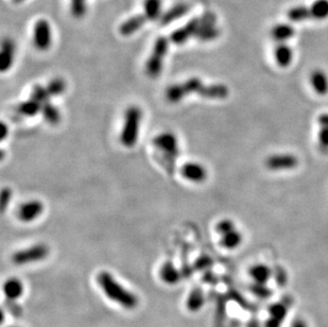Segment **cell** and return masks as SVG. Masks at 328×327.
<instances>
[{
    "instance_id": "obj_29",
    "label": "cell",
    "mask_w": 328,
    "mask_h": 327,
    "mask_svg": "<svg viewBox=\"0 0 328 327\" xmlns=\"http://www.w3.org/2000/svg\"><path fill=\"white\" fill-rule=\"evenodd\" d=\"M46 87H47L48 93H49V95L51 97L59 96V95H62L65 92L66 83H65V81L63 79L55 78V79H53L52 81H50L49 83H48V85Z\"/></svg>"
},
{
    "instance_id": "obj_24",
    "label": "cell",
    "mask_w": 328,
    "mask_h": 327,
    "mask_svg": "<svg viewBox=\"0 0 328 327\" xmlns=\"http://www.w3.org/2000/svg\"><path fill=\"white\" fill-rule=\"evenodd\" d=\"M42 114L48 124L55 126L59 123L61 114L57 108L50 101L42 104Z\"/></svg>"
},
{
    "instance_id": "obj_32",
    "label": "cell",
    "mask_w": 328,
    "mask_h": 327,
    "mask_svg": "<svg viewBox=\"0 0 328 327\" xmlns=\"http://www.w3.org/2000/svg\"><path fill=\"white\" fill-rule=\"evenodd\" d=\"M235 228V224H234V221L232 220H229V219H223L221 221H219L217 226H216V231L219 233V234H221V235H224V234H227L229 232H232L234 231Z\"/></svg>"
},
{
    "instance_id": "obj_13",
    "label": "cell",
    "mask_w": 328,
    "mask_h": 327,
    "mask_svg": "<svg viewBox=\"0 0 328 327\" xmlns=\"http://www.w3.org/2000/svg\"><path fill=\"white\" fill-rule=\"evenodd\" d=\"M294 32L295 31L292 25H290V23L287 22H279L272 27L271 36L278 44H283L292 39Z\"/></svg>"
},
{
    "instance_id": "obj_33",
    "label": "cell",
    "mask_w": 328,
    "mask_h": 327,
    "mask_svg": "<svg viewBox=\"0 0 328 327\" xmlns=\"http://www.w3.org/2000/svg\"><path fill=\"white\" fill-rule=\"evenodd\" d=\"M86 11L85 0H71V12L75 17H82Z\"/></svg>"
},
{
    "instance_id": "obj_3",
    "label": "cell",
    "mask_w": 328,
    "mask_h": 327,
    "mask_svg": "<svg viewBox=\"0 0 328 327\" xmlns=\"http://www.w3.org/2000/svg\"><path fill=\"white\" fill-rule=\"evenodd\" d=\"M168 47L169 41L165 36H160L155 41L152 53L147 61V64H145V72H147V75L150 78L154 79L161 75L164 58L168 51Z\"/></svg>"
},
{
    "instance_id": "obj_12",
    "label": "cell",
    "mask_w": 328,
    "mask_h": 327,
    "mask_svg": "<svg viewBox=\"0 0 328 327\" xmlns=\"http://www.w3.org/2000/svg\"><path fill=\"white\" fill-rule=\"evenodd\" d=\"M15 53V45L13 41L10 39H6L3 42L2 46V53H0V70L3 72L7 71L12 67L14 61Z\"/></svg>"
},
{
    "instance_id": "obj_23",
    "label": "cell",
    "mask_w": 328,
    "mask_h": 327,
    "mask_svg": "<svg viewBox=\"0 0 328 327\" xmlns=\"http://www.w3.org/2000/svg\"><path fill=\"white\" fill-rule=\"evenodd\" d=\"M18 114L27 117H33L42 112V104L33 99H29L27 101L21 102L17 107Z\"/></svg>"
},
{
    "instance_id": "obj_4",
    "label": "cell",
    "mask_w": 328,
    "mask_h": 327,
    "mask_svg": "<svg viewBox=\"0 0 328 327\" xmlns=\"http://www.w3.org/2000/svg\"><path fill=\"white\" fill-rule=\"evenodd\" d=\"M204 83L200 78H190L183 83L173 84V85L169 86L166 91V99L171 103L180 102L189 94L197 93L200 95Z\"/></svg>"
},
{
    "instance_id": "obj_21",
    "label": "cell",
    "mask_w": 328,
    "mask_h": 327,
    "mask_svg": "<svg viewBox=\"0 0 328 327\" xmlns=\"http://www.w3.org/2000/svg\"><path fill=\"white\" fill-rule=\"evenodd\" d=\"M311 18L325 20L328 18V0H314L309 7Z\"/></svg>"
},
{
    "instance_id": "obj_35",
    "label": "cell",
    "mask_w": 328,
    "mask_h": 327,
    "mask_svg": "<svg viewBox=\"0 0 328 327\" xmlns=\"http://www.w3.org/2000/svg\"><path fill=\"white\" fill-rule=\"evenodd\" d=\"M318 137L320 147L323 150H328V128H321Z\"/></svg>"
},
{
    "instance_id": "obj_26",
    "label": "cell",
    "mask_w": 328,
    "mask_h": 327,
    "mask_svg": "<svg viewBox=\"0 0 328 327\" xmlns=\"http://www.w3.org/2000/svg\"><path fill=\"white\" fill-rule=\"evenodd\" d=\"M241 242H242V235L240 234V232L234 229V231H232V232L222 235L220 244L225 249L233 250V249L239 247L241 245Z\"/></svg>"
},
{
    "instance_id": "obj_22",
    "label": "cell",
    "mask_w": 328,
    "mask_h": 327,
    "mask_svg": "<svg viewBox=\"0 0 328 327\" xmlns=\"http://www.w3.org/2000/svg\"><path fill=\"white\" fill-rule=\"evenodd\" d=\"M161 277L167 284H176L181 278V273L176 270L172 262L167 261L161 269Z\"/></svg>"
},
{
    "instance_id": "obj_40",
    "label": "cell",
    "mask_w": 328,
    "mask_h": 327,
    "mask_svg": "<svg viewBox=\"0 0 328 327\" xmlns=\"http://www.w3.org/2000/svg\"><path fill=\"white\" fill-rule=\"evenodd\" d=\"M295 327H304V325L302 323H296L295 324Z\"/></svg>"
},
{
    "instance_id": "obj_2",
    "label": "cell",
    "mask_w": 328,
    "mask_h": 327,
    "mask_svg": "<svg viewBox=\"0 0 328 327\" xmlns=\"http://www.w3.org/2000/svg\"><path fill=\"white\" fill-rule=\"evenodd\" d=\"M142 112L136 105H132L127 108L125 113V124L120 134V141L127 148L135 146L138 140L139 128Z\"/></svg>"
},
{
    "instance_id": "obj_1",
    "label": "cell",
    "mask_w": 328,
    "mask_h": 327,
    "mask_svg": "<svg viewBox=\"0 0 328 327\" xmlns=\"http://www.w3.org/2000/svg\"><path fill=\"white\" fill-rule=\"evenodd\" d=\"M98 283L103 289L108 299L123 305L126 308H134L137 305V299L134 294L129 292L108 272H101L98 275Z\"/></svg>"
},
{
    "instance_id": "obj_25",
    "label": "cell",
    "mask_w": 328,
    "mask_h": 327,
    "mask_svg": "<svg viewBox=\"0 0 328 327\" xmlns=\"http://www.w3.org/2000/svg\"><path fill=\"white\" fill-rule=\"evenodd\" d=\"M4 290L7 298L11 300H15L22 294L23 287L21 283L18 280H16V278H11V280L7 281V283L5 284Z\"/></svg>"
},
{
    "instance_id": "obj_38",
    "label": "cell",
    "mask_w": 328,
    "mask_h": 327,
    "mask_svg": "<svg viewBox=\"0 0 328 327\" xmlns=\"http://www.w3.org/2000/svg\"><path fill=\"white\" fill-rule=\"evenodd\" d=\"M318 123L321 128H328V114H322L318 118Z\"/></svg>"
},
{
    "instance_id": "obj_37",
    "label": "cell",
    "mask_w": 328,
    "mask_h": 327,
    "mask_svg": "<svg viewBox=\"0 0 328 327\" xmlns=\"http://www.w3.org/2000/svg\"><path fill=\"white\" fill-rule=\"evenodd\" d=\"M212 264V259L208 256H201L198 258V260L194 263V268L198 269V270H203L205 268L210 267Z\"/></svg>"
},
{
    "instance_id": "obj_18",
    "label": "cell",
    "mask_w": 328,
    "mask_h": 327,
    "mask_svg": "<svg viewBox=\"0 0 328 327\" xmlns=\"http://www.w3.org/2000/svg\"><path fill=\"white\" fill-rule=\"evenodd\" d=\"M145 20H148V19L144 15L132 16L129 19H127L125 22L121 23V26L119 28V32L125 36H129L133 33H135L136 31H138L144 25Z\"/></svg>"
},
{
    "instance_id": "obj_14",
    "label": "cell",
    "mask_w": 328,
    "mask_h": 327,
    "mask_svg": "<svg viewBox=\"0 0 328 327\" xmlns=\"http://www.w3.org/2000/svg\"><path fill=\"white\" fill-rule=\"evenodd\" d=\"M274 58L276 64L279 67L282 68L288 67L291 64V62H292V58H293L292 48H291L289 45H287L286 43L278 44L274 49Z\"/></svg>"
},
{
    "instance_id": "obj_6",
    "label": "cell",
    "mask_w": 328,
    "mask_h": 327,
    "mask_svg": "<svg viewBox=\"0 0 328 327\" xmlns=\"http://www.w3.org/2000/svg\"><path fill=\"white\" fill-rule=\"evenodd\" d=\"M52 36L49 22L46 19H40L36 21L33 29V43L39 50H48L51 46Z\"/></svg>"
},
{
    "instance_id": "obj_34",
    "label": "cell",
    "mask_w": 328,
    "mask_h": 327,
    "mask_svg": "<svg viewBox=\"0 0 328 327\" xmlns=\"http://www.w3.org/2000/svg\"><path fill=\"white\" fill-rule=\"evenodd\" d=\"M217 17L213 12H205V13L200 17V25L204 27H213L216 26Z\"/></svg>"
},
{
    "instance_id": "obj_10",
    "label": "cell",
    "mask_w": 328,
    "mask_h": 327,
    "mask_svg": "<svg viewBox=\"0 0 328 327\" xmlns=\"http://www.w3.org/2000/svg\"><path fill=\"white\" fill-rule=\"evenodd\" d=\"M44 211V205L39 200H31L20 205L18 210V218L23 222H30L41 216Z\"/></svg>"
},
{
    "instance_id": "obj_19",
    "label": "cell",
    "mask_w": 328,
    "mask_h": 327,
    "mask_svg": "<svg viewBox=\"0 0 328 327\" xmlns=\"http://www.w3.org/2000/svg\"><path fill=\"white\" fill-rule=\"evenodd\" d=\"M287 17L292 22H303L311 18L310 9L305 6H294L288 10Z\"/></svg>"
},
{
    "instance_id": "obj_5",
    "label": "cell",
    "mask_w": 328,
    "mask_h": 327,
    "mask_svg": "<svg viewBox=\"0 0 328 327\" xmlns=\"http://www.w3.org/2000/svg\"><path fill=\"white\" fill-rule=\"evenodd\" d=\"M48 254H49V249L46 245L40 244L35 245L29 249L21 250L16 252L12 260L16 264H25L33 261H39L47 257Z\"/></svg>"
},
{
    "instance_id": "obj_16",
    "label": "cell",
    "mask_w": 328,
    "mask_h": 327,
    "mask_svg": "<svg viewBox=\"0 0 328 327\" xmlns=\"http://www.w3.org/2000/svg\"><path fill=\"white\" fill-rule=\"evenodd\" d=\"M190 7L187 4H178L172 7L171 9H169L167 12L161 16L160 22L163 26H167L169 23H171L175 21L176 19L183 17L185 14H187L189 12Z\"/></svg>"
},
{
    "instance_id": "obj_30",
    "label": "cell",
    "mask_w": 328,
    "mask_h": 327,
    "mask_svg": "<svg viewBox=\"0 0 328 327\" xmlns=\"http://www.w3.org/2000/svg\"><path fill=\"white\" fill-rule=\"evenodd\" d=\"M50 97L51 96L49 95V93H48L47 87L42 85H35L31 93V99L38 101L41 104H44L49 101Z\"/></svg>"
},
{
    "instance_id": "obj_11",
    "label": "cell",
    "mask_w": 328,
    "mask_h": 327,
    "mask_svg": "<svg viewBox=\"0 0 328 327\" xmlns=\"http://www.w3.org/2000/svg\"><path fill=\"white\" fill-rule=\"evenodd\" d=\"M181 173L193 183H202L207 177V171L199 163H186L181 169Z\"/></svg>"
},
{
    "instance_id": "obj_7",
    "label": "cell",
    "mask_w": 328,
    "mask_h": 327,
    "mask_svg": "<svg viewBox=\"0 0 328 327\" xmlns=\"http://www.w3.org/2000/svg\"><path fill=\"white\" fill-rule=\"evenodd\" d=\"M153 144L157 149L163 151L166 156L169 157H176L180 153L177 139L173 133L165 132L157 135L153 139Z\"/></svg>"
},
{
    "instance_id": "obj_36",
    "label": "cell",
    "mask_w": 328,
    "mask_h": 327,
    "mask_svg": "<svg viewBox=\"0 0 328 327\" xmlns=\"http://www.w3.org/2000/svg\"><path fill=\"white\" fill-rule=\"evenodd\" d=\"M12 198V191L10 188H4L2 191V211L5 212L8 207L9 203L11 202Z\"/></svg>"
},
{
    "instance_id": "obj_8",
    "label": "cell",
    "mask_w": 328,
    "mask_h": 327,
    "mask_svg": "<svg viewBox=\"0 0 328 327\" xmlns=\"http://www.w3.org/2000/svg\"><path fill=\"white\" fill-rule=\"evenodd\" d=\"M200 28V17H194L189 20L185 26L175 30L170 35V41L176 45L186 43L190 38L196 36L197 31Z\"/></svg>"
},
{
    "instance_id": "obj_39",
    "label": "cell",
    "mask_w": 328,
    "mask_h": 327,
    "mask_svg": "<svg viewBox=\"0 0 328 327\" xmlns=\"http://www.w3.org/2000/svg\"><path fill=\"white\" fill-rule=\"evenodd\" d=\"M9 133V130H8V127L6 126L5 123L2 124V140H4L6 137H7V134Z\"/></svg>"
},
{
    "instance_id": "obj_9",
    "label": "cell",
    "mask_w": 328,
    "mask_h": 327,
    "mask_svg": "<svg viewBox=\"0 0 328 327\" xmlns=\"http://www.w3.org/2000/svg\"><path fill=\"white\" fill-rule=\"evenodd\" d=\"M299 161L292 154H275L269 156L265 161V166L270 170H288L297 166Z\"/></svg>"
},
{
    "instance_id": "obj_27",
    "label": "cell",
    "mask_w": 328,
    "mask_h": 327,
    "mask_svg": "<svg viewBox=\"0 0 328 327\" xmlns=\"http://www.w3.org/2000/svg\"><path fill=\"white\" fill-rule=\"evenodd\" d=\"M219 34H220V31L216 27H204L200 25L199 30L196 33V36L194 38L199 39L200 41H204V42H208V41H213L216 40Z\"/></svg>"
},
{
    "instance_id": "obj_41",
    "label": "cell",
    "mask_w": 328,
    "mask_h": 327,
    "mask_svg": "<svg viewBox=\"0 0 328 327\" xmlns=\"http://www.w3.org/2000/svg\"><path fill=\"white\" fill-rule=\"evenodd\" d=\"M13 2H14L15 4H20V3H22V2H23V0H13Z\"/></svg>"
},
{
    "instance_id": "obj_20",
    "label": "cell",
    "mask_w": 328,
    "mask_h": 327,
    "mask_svg": "<svg viewBox=\"0 0 328 327\" xmlns=\"http://www.w3.org/2000/svg\"><path fill=\"white\" fill-rule=\"evenodd\" d=\"M144 16L148 20H157L161 18L162 0H144Z\"/></svg>"
},
{
    "instance_id": "obj_31",
    "label": "cell",
    "mask_w": 328,
    "mask_h": 327,
    "mask_svg": "<svg viewBox=\"0 0 328 327\" xmlns=\"http://www.w3.org/2000/svg\"><path fill=\"white\" fill-rule=\"evenodd\" d=\"M203 302H204V299H203V294L201 292V290L194 289L188 299L187 306L190 310L196 311L201 308V306L203 305Z\"/></svg>"
},
{
    "instance_id": "obj_28",
    "label": "cell",
    "mask_w": 328,
    "mask_h": 327,
    "mask_svg": "<svg viewBox=\"0 0 328 327\" xmlns=\"http://www.w3.org/2000/svg\"><path fill=\"white\" fill-rule=\"evenodd\" d=\"M250 274L255 281L258 282L259 284H263L269 280L270 270L264 264H257L251 269Z\"/></svg>"
},
{
    "instance_id": "obj_15",
    "label": "cell",
    "mask_w": 328,
    "mask_h": 327,
    "mask_svg": "<svg viewBox=\"0 0 328 327\" xmlns=\"http://www.w3.org/2000/svg\"><path fill=\"white\" fill-rule=\"evenodd\" d=\"M229 90L224 84H213V85H205L200 93V96L206 99L221 100L227 98Z\"/></svg>"
},
{
    "instance_id": "obj_17",
    "label": "cell",
    "mask_w": 328,
    "mask_h": 327,
    "mask_svg": "<svg viewBox=\"0 0 328 327\" xmlns=\"http://www.w3.org/2000/svg\"><path fill=\"white\" fill-rule=\"evenodd\" d=\"M310 84L313 91L319 95L328 93V77L321 69H315L311 72Z\"/></svg>"
}]
</instances>
